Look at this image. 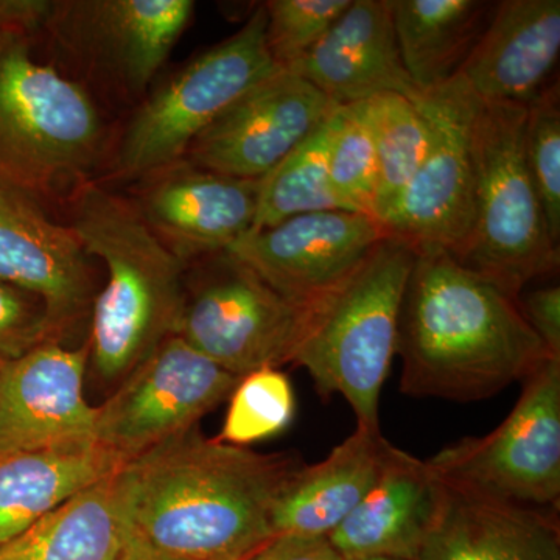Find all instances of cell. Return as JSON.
Masks as SVG:
<instances>
[{"instance_id": "5bb4252c", "label": "cell", "mask_w": 560, "mask_h": 560, "mask_svg": "<svg viewBox=\"0 0 560 560\" xmlns=\"http://www.w3.org/2000/svg\"><path fill=\"white\" fill-rule=\"evenodd\" d=\"M388 237L377 219L348 210L302 213L248 231L226 253L302 308L326 296Z\"/></svg>"}, {"instance_id": "44dd1931", "label": "cell", "mask_w": 560, "mask_h": 560, "mask_svg": "<svg viewBox=\"0 0 560 560\" xmlns=\"http://www.w3.org/2000/svg\"><path fill=\"white\" fill-rule=\"evenodd\" d=\"M444 486L440 514L416 560H560L559 511Z\"/></svg>"}, {"instance_id": "ac0fdd59", "label": "cell", "mask_w": 560, "mask_h": 560, "mask_svg": "<svg viewBox=\"0 0 560 560\" xmlns=\"http://www.w3.org/2000/svg\"><path fill=\"white\" fill-rule=\"evenodd\" d=\"M289 72L307 80L334 105L386 94H420L401 61L390 0H352L326 35Z\"/></svg>"}, {"instance_id": "7c38bea8", "label": "cell", "mask_w": 560, "mask_h": 560, "mask_svg": "<svg viewBox=\"0 0 560 560\" xmlns=\"http://www.w3.org/2000/svg\"><path fill=\"white\" fill-rule=\"evenodd\" d=\"M91 259L72 228L0 180V279L43 301L51 341L66 346L91 324L98 293Z\"/></svg>"}, {"instance_id": "d6a6232c", "label": "cell", "mask_w": 560, "mask_h": 560, "mask_svg": "<svg viewBox=\"0 0 560 560\" xmlns=\"http://www.w3.org/2000/svg\"><path fill=\"white\" fill-rule=\"evenodd\" d=\"M518 305L534 334L550 350L560 357V289L559 285L541 287L518 296Z\"/></svg>"}, {"instance_id": "e575fe53", "label": "cell", "mask_w": 560, "mask_h": 560, "mask_svg": "<svg viewBox=\"0 0 560 560\" xmlns=\"http://www.w3.org/2000/svg\"><path fill=\"white\" fill-rule=\"evenodd\" d=\"M54 2L49 0H0V36L46 27Z\"/></svg>"}, {"instance_id": "f546056e", "label": "cell", "mask_w": 560, "mask_h": 560, "mask_svg": "<svg viewBox=\"0 0 560 560\" xmlns=\"http://www.w3.org/2000/svg\"><path fill=\"white\" fill-rule=\"evenodd\" d=\"M523 153L556 245L560 242V102L559 83L548 84L528 105Z\"/></svg>"}, {"instance_id": "277c9868", "label": "cell", "mask_w": 560, "mask_h": 560, "mask_svg": "<svg viewBox=\"0 0 560 560\" xmlns=\"http://www.w3.org/2000/svg\"><path fill=\"white\" fill-rule=\"evenodd\" d=\"M416 253L385 237L352 275L305 311L291 363L305 368L319 396L340 394L357 427L381 431V397Z\"/></svg>"}, {"instance_id": "ba28073f", "label": "cell", "mask_w": 560, "mask_h": 560, "mask_svg": "<svg viewBox=\"0 0 560 560\" xmlns=\"http://www.w3.org/2000/svg\"><path fill=\"white\" fill-rule=\"evenodd\" d=\"M510 416L481 438H464L427 464L445 485L536 510L560 504V357L541 361Z\"/></svg>"}, {"instance_id": "ffe728a7", "label": "cell", "mask_w": 560, "mask_h": 560, "mask_svg": "<svg viewBox=\"0 0 560 560\" xmlns=\"http://www.w3.org/2000/svg\"><path fill=\"white\" fill-rule=\"evenodd\" d=\"M444 490L427 460L396 448L368 495L327 539L345 559L416 560L440 514Z\"/></svg>"}, {"instance_id": "30bf717a", "label": "cell", "mask_w": 560, "mask_h": 560, "mask_svg": "<svg viewBox=\"0 0 560 560\" xmlns=\"http://www.w3.org/2000/svg\"><path fill=\"white\" fill-rule=\"evenodd\" d=\"M475 97L458 75L415 98L429 127V150L415 178L381 221L389 237L416 253L442 249L458 257L475 219L470 127Z\"/></svg>"}, {"instance_id": "f1b7e54d", "label": "cell", "mask_w": 560, "mask_h": 560, "mask_svg": "<svg viewBox=\"0 0 560 560\" xmlns=\"http://www.w3.org/2000/svg\"><path fill=\"white\" fill-rule=\"evenodd\" d=\"M296 401L290 378L276 368L250 372L230 397L226 419L217 440L243 445L278 436L293 422Z\"/></svg>"}, {"instance_id": "cb8c5ba5", "label": "cell", "mask_w": 560, "mask_h": 560, "mask_svg": "<svg viewBox=\"0 0 560 560\" xmlns=\"http://www.w3.org/2000/svg\"><path fill=\"white\" fill-rule=\"evenodd\" d=\"M405 70L419 92L459 72L492 14L486 0H390Z\"/></svg>"}, {"instance_id": "9a60e30c", "label": "cell", "mask_w": 560, "mask_h": 560, "mask_svg": "<svg viewBox=\"0 0 560 560\" xmlns=\"http://www.w3.org/2000/svg\"><path fill=\"white\" fill-rule=\"evenodd\" d=\"M313 84L279 70L243 94L191 142L187 161L238 179H261L330 116Z\"/></svg>"}, {"instance_id": "d4e9b609", "label": "cell", "mask_w": 560, "mask_h": 560, "mask_svg": "<svg viewBox=\"0 0 560 560\" xmlns=\"http://www.w3.org/2000/svg\"><path fill=\"white\" fill-rule=\"evenodd\" d=\"M116 474L44 515L0 548V560H119L130 536L117 497Z\"/></svg>"}, {"instance_id": "4fadbf2b", "label": "cell", "mask_w": 560, "mask_h": 560, "mask_svg": "<svg viewBox=\"0 0 560 560\" xmlns=\"http://www.w3.org/2000/svg\"><path fill=\"white\" fill-rule=\"evenodd\" d=\"M191 0L54 2L50 27L61 46L128 94H142L190 24Z\"/></svg>"}, {"instance_id": "8fae6325", "label": "cell", "mask_w": 560, "mask_h": 560, "mask_svg": "<svg viewBox=\"0 0 560 560\" xmlns=\"http://www.w3.org/2000/svg\"><path fill=\"white\" fill-rule=\"evenodd\" d=\"M238 382L176 335L97 407L95 440L127 463L195 429Z\"/></svg>"}, {"instance_id": "4316f807", "label": "cell", "mask_w": 560, "mask_h": 560, "mask_svg": "<svg viewBox=\"0 0 560 560\" xmlns=\"http://www.w3.org/2000/svg\"><path fill=\"white\" fill-rule=\"evenodd\" d=\"M368 110L377 158L375 219L382 221L419 171L429 150L430 132L415 101L404 95L372 98Z\"/></svg>"}, {"instance_id": "8d00e7d4", "label": "cell", "mask_w": 560, "mask_h": 560, "mask_svg": "<svg viewBox=\"0 0 560 560\" xmlns=\"http://www.w3.org/2000/svg\"><path fill=\"white\" fill-rule=\"evenodd\" d=\"M346 560H404V559L386 558V556H363V558H352V559H346Z\"/></svg>"}, {"instance_id": "603a6c76", "label": "cell", "mask_w": 560, "mask_h": 560, "mask_svg": "<svg viewBox=\"0 0 560 560\" xmlns=\"http://www.w3.org/2000/svg\"><path fill=\"white\" fill-rule=\"evenodd\" d=\"M124 463L97 441L0 456V548Z\"/></svg>"}, {"instance_id": "52a82bcc", "label": "cell", "mask_w": 560, "mask_h": 560, "mask_svg": "<svg viewBox=\"0 0 560 560\" xmlns=\"http://www.w3.org/2000/svg\"><path fill=\"white\" fill-rule=\"evenodd\" d=\"M265 28L260 5L241 31L184 66L143 102L120 142L121 175L149 176L186 160L191 142L217 117L279 72Z\"/></svg>"}, {"instance_id": "1f68e13d", "label": "cell", "mask_w": 560, "mask_h": 560, "mask_svg": "<svg viewBox=\"0 0 560 560\" xmlns=\"http://www.w3.org/2000/svg\"><path fill=\"white\" fill-rule=\"evenodd\" d=\"M47 341L51 335L43 301L0 279V360L20 359Z\"/></svg>"}, {"instance_id": "5b68a950", "label": "cell", "mask_w": 560, "mask_h": 560, "mask_svg": "<svg viewBox=\"0 0 560 560\" xmlns=\"http://www.w3.org/2000/svg\"><path fill=\"white\" fill-rule=\"evenodd\" d=\"M103 140L90 92L36 61L28 35L0 36V180L35 198L70 180L80 187Z\"/></svg>"}, {"instance_id": "9c48e42d", "label": "cell", "mask_w": 560, "mask_h": 560, "mask_svg": "<svg viewBox=\"0 0 560 560\" xmlns=\"http://www.w3.org/2000/svg\"><path fill=\"white\" fill-rule=\"evenodd\" d=\"M305 311L223 250L187 268L178 337L242 378L291 363Z\"/></svg>"}, {"instance_id": "3957f363", "label": "cell", "mask_w": 560, "mask_h": 560, "mask_svg": "<svg viewBox=\"0 0 560 560\" xmlns=\"http://www.w3.org/2000/svg\"><path fill=\"white\" fill-rule=\"evenodd\" d=\"M70 228L108 272L92 307L88 346L98 381L117 388L179 334L189 265L153 234L138 206L90 180L73 198Z\"/></svg>"}, {"instance_id": "e0dca14e", "label": "cell", "mask_w": 560, "mask_h": 560, "mask_svg": "<svg viewBox=\"0 0 560 560\" xmlns=\"http://www.w3.org/2000/svg\"><path fill=\"white\" fill-rule=\"evenodd\" d=\"M145 178L140 215L184 264L223 253L253 228L260 179L231 178L187 160Z\"/></svg>"}, {"instance_id": "836d02e7", "label": "cell", "mask_w": 560, "mask_h": 560, "mask_svg": "<svg viewBox=\"0 0 560 560\" xmlns=\"http://www.w3.org/2000/svg\"><path fill=\"white\" fill-rule=\"evenodd\" d=\"M245 560H346L327 537L279 534Z\"/></svg>"}, {"instance_id": "7402d4cb", "label": "cell", "mask_w": 560, "mask_h": 560, "mask_svg": "<svg viewBox=\"0 0 560 560\" xmlns=\"http://www.w3.org/2000/svg\"><path fill=\"white\" fill-rule=\"evenodd\" d=\"M396 448L382 430L357 427L326 459L302 464L272 508L275 536H329L368 495Z\"/></svg>"}, {"instance_id": "8992f818", "label": "cell", "mask_w": 560, "mask_h": 560, "mask_svg": "<svg viewBox=\"0 0 560 560\" xmlns=\"http://www.w3.org/2000/svg\"><path fill=\"white\" fill-rule=\"evenodd\" d=\"M528 106L475 101L470 140L475 172L474 228L455 257L512 294L559 268V245L523 153Z\"/></svg>"}, {"instance_id": "83f0119b", "label": "cell", "mask_w": 560, "mask_h": 560, "mask_svg": "<svg viewBox=\"0 0 560 560\" xmlns=\"http://www.w3.org/2000/svg\"><path fill=\"white\" fill-rule=\"evenodd\" d=\"M329 186L341 210L375 219L377 158L368 102L337 105L331 110Z\"/></svg>"}, {"instance_id": "74e56055", "label": "cell", "mask_w": 560, "mask_h": 560, "mask_svg": "<svg viewBox=\"0 0 560 560\" xmlns=\"http://www.w3.org/2000/svg\"><path fill=\"white\" fill-rule=\"evenodd\" d=\"M0 361H2V360H0Z\"/></svg>"}, {"instance_id": "4dcf8cb0", "label": "cell", "mask_w": 560, "mask_h": 560, "mask_svg": "<svg viewBox=\"0 0 560 560\" xmlns=\"http://www.w3.org/2000/svg\"><path fill=\"white\" fill-rule=\"evenodd\" d=\"M352 0H270L267 14L268 51L280 70H289L326 35Z\"/></svg>"}, {"instance_id": "7a4b0ae2", "label": "cell", "mask_w": 560, "mask_h": 560, "mask_svg": "<svg viewBox=\"0 0 560 560\" xmlns=\"http://www.w3.org/2000/svg\"><path fill=\"white\" fill-rule=\"evenodd\" d=\"M400 390L475 401L523 382L551 355L518 298L460 265L447 250H419L401 304Z\"/></svg>"}, {"instance_id": "d6986e66", "label": "cell", "mask_w": 560, "mask_h": 560, "mask_svg": "<svg viewBox=\"0 0 560 560\" xmlns=\"http://www.w3.org/2000/svg\"><path fill=\"white\" fill-rule=\"evenodd\" d=\"M560 51L559 0H501L456 75L482 102L528 106Z\"/></svg>"}, {"instance_id": "484cf974", "label": "cell", "mask_w": 560, "mask_h": 560, "mask_svg": "<svg viewBox=\"0 0 560 560\" xmlns=\"http://www.w3.org/2000/svg\"><path fill=\"white\" fill-rule=\"evenodd\" d=\"M330 136L331 113L260 179L256 219L250 231L268 230L302 213L341 210L329 186Z\"/></svg>"}, {"instance_id": "2e32d148", "label": "cell", "mask_w": 560, "mask_h": 560, "mask_svg": "<svg viewBox=\"0 0 560 560\" xmlns=\"http://www.w3.org/2000/svg\"><path fill=\"white\" fill-rule=\"evenodd\" d=\"M88 364V341H47L0 361V456L97 441V407L84 397Z\"/></svg>"}, {"instance_id": "6da1fadb", "label": "cell", "mask_w": 560, "mask_h": 560, "mask_svg": "<svg viewBox=\"0 0 560 560\" xmlns=\"http://www.w3.org/2000/svg\"><path fill=\"white\" fill-rule=\"evenodd\" d=\"M198 427L128 459L116 488L130 547L165 560H245L275 537L271 512L302 466Z\"/></svg>"}, {"instance_id": "d590c367", "label": "cell", "mask_w": 560, "mask_h": 560, "mask_svg": "<svg viewBox=\"0 0 560 560\" xmlns=\"http://www.w3.org/2000/svg\"><path fill=\"white\" fill-rule=\"evenodd\" d=\"M119 560H165V559L156 558V556L150 555V552L139 550V548L130 547V545H128L127 550H125L124 555L120 556Z\"/></svg>"}]
</instances>
